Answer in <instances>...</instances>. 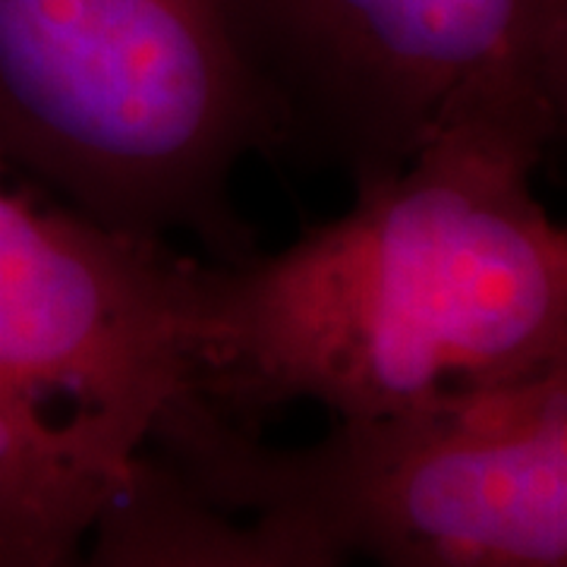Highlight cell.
I'll list each match as a JSON object with an SVG mask.
<instances>
[{
  "label": "cell",
  "instance_id": "1",
  "mask_svg": "<svg viewBox=\"0 0 567 567\" xmlns=\"http://www.w3.org/2000/svg\"><path fill=\"white\" fill-rule=\"evenodd\" d=\"M561 133L457 123L281 252L199 265L193 398L369 420L567 360V234L536 193Z\"/></svg>",
  "mask_w": 567,
  "mask_h": 567
},
{
  "label": "cell",
  "instance_id": "2",
  "mask_svg": "<svg viewBox=\"0 0 567 567\" xmlns=\"http://www.w3.org/2000/svg\"><path fill=\"white\" fill-rule=\"evenodd\" d=\"M199 265L44 208L0 158V567H66L193 398Z\"/></svg>",
  "mask_w": 567,
  "mask_h": 567
},
{
  "label": "cell",
  "instance_id": "3",
  "mask_svg": "<svg viewBox=\"0 0 567 567\" xmlns=\"http://www.w3.org/2000/svg\"><path fill=\"white\" fill-rule=\"evenodd\" d=\"M215 505L344 565L567 567V360L268 445L186 398L148 447Z\"/></svg>",
  "mask_w": 567,
  "mask_h": 567
},
{
  "label": "cell",
  "instance_id": "4",
  "mask_svg": "<svg viewBox=\"0 0 567 567\" xmlns=\"http://www.w3.org/2000/svg\"><path fill=\"white\" fill-rule=\"evenodd\" d=\"M275 148L224 0H0V158L66 208L244 262L230 186Z\"/></svg>",
  "mask_w": 567,
  "mask_h": 567
},
{
  "label": "cell",
  "instance_id": "5",
  "mask_svg": "<svg viewBox=\"0 0 567 567\" xmlns=\"http://www.w3.org/2000/svg\"><path fill=\"white\" fill-rule=\"evenodd\" d=\"M281 148L353 186L451 126L536 117L565 130L567 0H224Z\"/></svg>",
  "mask_w": 567,
  "mask_h": 567
},
{
  "label": "cell",
  "instance_id": "6",
  "mask_svg": "<svg viewBox=\"0 0 567 567\" xmlns=\"http://www.w3.org/2000/svg\"><path fill=\"white\" fill-rule=\"evenodd\" d=\"M66 567H350L303 536L227 511L152 451Z\"/></svg>",
  "mask_w": 567,
  "mask_h": 567
}]
</instances>
